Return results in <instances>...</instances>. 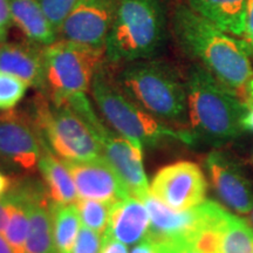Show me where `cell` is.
<instances>
[{"label":"cell","instance_id":"6da1fadb","mask_svg":"<svg viewBox=\"0 0 253 253\" xmlns=\"http://www.w3.org/2000/svg\"><path fill=\"white\" fill-rule=\"evenodd\" d=\"M172 27L185 53L245 102L246 91L253 80V67L243 40L220 30L188 5L177 6Z\"/></svg>","mask_w":253,"mask_h":253},{"label":"cell","instance_id":"7a4b0ae2","mask_svg":"<svg viewBox=\"0 0 253 253\" xmlns=\"http://www.w3.org/2000/svg\"><path fill=\"white\" fill-rule=\"evenodd\" d=\"M188 119L196 135L212 143L235 140L244 131V100L199 63L189 69L185 81Z\"/></svg>","mask_w":253,"mask_h":253},{"label":"cell","instance_id":"3957f363","mask_svg":"<svg viewBox=\"0 0 253 253\" xmlns=\"http://www.w3.org/2000/svg\"><path fill=\"white\" fill-rule=\"evenodd\" d=\"M90 90L106 122L135 147L143 149L145 145H155L166 138L186 143L194 140L189 131L167 126L132 101L119 86L115 74L107 62L95 74Z\"/></svg>","mask_w":253,"mask_h":253},{"label":"cell","instance_id":"277c9868","mask_svg":"<svg viewBox=\"0 0 253 253\" xmlns=\"http://www.w3.org/2000/svg\"><path fill=\"white\" fill-rule=\"evenodd\" d=\"M115 77L122 90L160 121L185 122V82L167 63L151 59L136 60L123 65Z\"/></svg>","mask_w":253,"mask_h":253},{"label":"cell","instance_id":"5b68a950","mask_svg":"<svg viewBox=\"0 0 253 253\" xmlns=\"http://www.w3.org/2000/svg\"><path fill=\"white\" fill-rule=\"evenodd\" d=\"M166 36L163 0H121L106 42V62L126 65L150 59Z\"/></svg>","mask_w":253,"mask_h":253},{"label":"cell","instance_id":"8992f818","mask_svg":"<svg viewBox=\"0 0 253 253\" xmlns=\"http://www.w3.org/2000/svg\"><path fill=\"white\" fill-rule=\"evenodd\" d=\"M28 116L40 140L62 161H88L103 156L101 145L81 116L68 104H55L38 91Z\"/></svg>","mask_w":253,"mask_h":253},{"label":"cell","instance_id":"52a82bcc","mask_svg":"<svg viewBox=\"0 0 253 253\" xmlns=\"http://www.w3.org/2000/svg\"><path fill=\"white\" fill-rule=\"evenodd\" d=\"M46 94L55 104L80 94H87L101 66L106 62V48L58 39L45 46Z\"/></svg>","mask_w":253,"mask_h":253},{"label":"cell","instance_id":"ba28073f","mask_svg":"<svg viewBox=\"0 0 253 253\" xmlns=\"http://www.w3.org/2000/svg\"><path fill=\"white\" fill-rule=\"evenodd\" d=\"M142 202L150 217L145 238L156 246L160 253H179L194 249L202 233L218 225L227 211L212 201H205L185 211H173L151 194Z\"/></svg>","mask_w":253,"mask_h":253},{"label":"cell","instance_id":"9c48e42d","mask_svg":"<svg viewBox=\"0 0 253 253\" xmlns=\"http://www.w3.org/2000/svg\"><path fill=\"white\" fill-rule=\"evenodd\" d=\"M66 104L86 122L101 145L103 157L125 183L131 197L143 201L150 194V186L143 168V149L135 147L114 129H109L95 112L87 94L73 96Z\"/></svg>","mask_w":253,"mask_h":253},{"label":"cell","instance_id":"30bf717a","mask_svg":"<svg viewBox=\"0 0 253 253\" xmlns=\"http://www.w3.org/2000/svg\"><path fill=\"white\" fill-rule=\"evenodd\" d=\"M42 144L27 113L0 112V167L32 172L39 164Z\"/></svg>","mask_w":253,"mask_h":253},{"label":"cell","instance_id":"8fae6325","mask_svg":"<svg viewBox=\"0 0 253 253\" xmlns=\"http://www.w3.org/2000/svg\"><path fill=\"white\" fill-rule=\"evenodd\" d=\"M207 189L201 167L181 161L158 170L150 184V194L173 211H185L205 202Z\"/></svg>","mask_w":253,"mask_h":253},{"label":"cell","instance_id":"7c38bea8","mask_svg":"<svg viewBox=\"0 0 253 253\" xmlns=\"http://www.w3.org/2000/svg\"><path fill=\"white\" fill-rule=\"evenodd\" d=\"M121 0H78L60 27V39L106 48Z\"/></svg>","mask_w":253,"mask_h":253},{"label":"cell","instance_id":"4fadbf2b","mask_svg":"<svg viewBox=\"0 0 253 253\" xmlns=\"http://www.w3.org/2000/svg\"><path fill=\"white\" fill-rule=\"evenodd\" d=\"M82 199L115 204L129 197L128 189L103 156L88 161H62Z\"/></svg>","mask_w":253,"mask_h":253},{"label":"cell","instance_id":"5bb4252c","mask_svg":"<svg viewBox=\"0 0 253 253\" xmlns=\"http://www.w3.org/2000/svg\"><path fill=\"white\" fill-rule=\"evenodd\" d=\"M207 168L218 197L239 214L253 210V185L243 169L232 158L220 151L207 157Z\"/></svg>","mask_w":253,"mask_h":253},{"label":"cell","instance_id":"9a60e30c","mask_svg":"<svg viewBox=\"0 0 253 253\" xmlns=\"http://www.w3.org/2000/svg\"><path fill=\"white\" fill-rule=\"evenodd\" d=\"M7 195L18 199L26 208L30 233L25 253H56L50 202L46 190L33 184L13 185Z\"/></svg>","mask_w":253,"mask_h":253},{"label":"cell","instance_id":"2e32d148","mask_svg":"<svg viewBox=\"0 0 253 253\" xmlns=\"http://www.w3.org/2000/svg\"><path fill=\"white\" fill-rule=\"evenodd\" d=\"M45 46L31 41L0 42V72L20 79L40 93L46 91Z\"/></svg>","mask_w":253,"mask_h":253},{"label":"cell","instance_id":"e0dca14e","mask_svg":"<svg viewBox=\"0 0 253 253\" xmlns=\"http://www.w3.org/2000/svg\"><path fill=\"white\" fill-rule=\"evenodd\" d=\"M150 217L140 199L126 197L113 204L109 224L103 236L112 237L126 245L137 244L148 235Z\"/></svg>","mask_w":253,"mask_h":253},{"label":"cell","instance_id":"ac0fdd59","mask_svg":"<svg viewBox=\"0 0 253 253\" xmlns=\"http://www.w3.org/2000/svg\"><path fill=\"white\" fill-rule=\"evenodd\" d=\"M12 23L26 40L41 46L52 45L58 40L59 32L41 7L38 0H8Z\"/></svg>","mask_w":253,"mask_h":253},{"label":"cell","instance_id":"d6986e66","mask_svg":"<svg viewBox=\"0 0 253 253\" xmlns=\"http://www.w3.org/2000/svg\"><path fill=\"white\" fill-rule=\"evenodd\" d=\"M41 144L42 153L38 168L45 182L49 199L59 204H75L79 201V194L72 175L65 163L60 161L42 141Z\"/></svg>","mask_w":253,"mask_h":253},{"label":"cell","instance_id":"ffe728a7","mask_svg":"<svg viewBox=\"0 0 253 253\" xmlns=\"http://www.w3.org/2000/svg\"><path fill=\"white\" fill-rule=\"evenodd\" d=\"M186 5L220 30L242 38L246 0H186Z\"/></svg>","mask_w":253,"mask_h":253},{"label":"cell","instance_id":"44dd1931","mask_svg":"<svg viewBox=\"0 0 253 253\" xmlns=\"http://www.w3.org/2000/svg\"><path fill=\"white\" fill-rule=\"evenodd\" d=\"M216 253H253V227L227 211L218 232Z\"/></svg>","mask_w":253,"mask_h":253},{"label":"cell","instance_id":"7402d4cb","mask_svg":"<svg viewBox=\"0 0 253 253\" xmlns=\"http://www.w3.org/2000/svg\"><path fill=\"white\" fill-rule=\"evenodd\" d=\"M56 253H72L80 231V214L75 204L50 203Z\"/></svg>","mask_w":253,"mask_h":253},{"label":"cell","instance_id":"603a6c76","mask_svg":"<svg viewBox=\"0 0 253 253\" xmlns=\"http://www.w3.org/2000/svg\"><path fill=\"white\" fill-rule=\"evenodd\" d=\"M8 207L9 218L4 232V238L14 253H25L30 233V219L26 208L18 199L7 195L2 199Z\"/></svg>","mask_w":253,"mask_h":253},{"label":"cell","instance_id":"cb8c5ba5","mask_svg":"<svg viewBox=\"0 0 253 253\" xmlns=\"http://www.w3.org/2000/svg\"><path fill=\"white\" fill-rule=\"evenodd\" d=\"M75 205H77L80 219L84 226L95 231L99 235L106 232L109 224L113 204L93 201V199L79 198Z\"/></svg>","mask_w":253,"mask_h":253},{"label":"cell","instance_id":"d4e9b609","mask_svg":"<svg viewBox=\"0 0 253 253\" xmlns=\"http://www.w3.org/2000/svg\"><path fill=\"white\" fill-rule=\"evenodd\" d=\"M28 84L13 75L0 72V112L12 110L24 99Z\"/></svg>","mask_w":253,"mask_h":253},{"label":"cell","instance_id":"484cf974","mask_svg":"<svg viewBox=\"0 0 253 253\" xmlns=\"http://www.w3.org/2000/svg\"><path fill=\"white\" fill-rule=\"evenodd\" d=\"M38 1L40 2L48 20L59 32L63 21L71 13L78 0H38Z\"/></svg>","mask_w":253,"mask_h":253},{"label":"cell","instance_id":"4316f807","mask_svg":"<svg viewBox=\"0 0 253 253\" xmlns=\"http://www.w3.org/2000/svg\"><path fill=\"white\" fill-rule=\"evenodd\" d=\"M101 246L99 233L84 226L79 231L72 253H100Z\"/></svg>","mask_w":253,"mask_h":253},{"label":"cell","instance_id":"83f0119b","mask_svg":"<svg viewBox=\"0 0 253 253\" xmlns=\"http://www.w3.org/2000/svg\"><path fill=\"white\" fill-rule=\"evenodd\" d=\"M240 39L244 42L249 54L253 56V0H246L244 32Z\"/></svg>","mask_w":253,"mask_h":253},{"label":"cell","instance_id":"f1b7e54d","mask_svg":"<svg viewBox=\"0 0 253 253\" xmlns=\"http://www.w3.org/2000/svg\"><path fill=\"white\" fill-rule=\"evenodd\" d=\"M100 253H128V249H126V244L119 242V240L114 239L112 237L103 236Z\"/></svg>","mask_w":253,"mask_h":253},{"label":"cell","instance_id":"f546056e","mask_svg":"<svg viewBox=\"0 0 253 253\" xmlns=\"http://www.w3.org/2000/svg\"><path fill=\"white\" fill-rule=\"evenodd\" d=\"M12 24L13 23L8 0H0V30L7 32Z\"/></svg>","mask_w":253,"mask_h":253},{"label":"cell","instance_id":"4dcf8cb0","mask_svg":"<svg viewBox=\"0 0 253 253\" xmlns=\"http://www.w3.org/2000/svg\"><path fill=\"white\" fill-rule=\"evenodd\" d=\"M13 178L8 176L7 173H5L2 170H0V201H2L7 196L11 189L13 188Z\"/></svg>","mask_w":253,"mask_h":253},{"label":"cell","instance_id":"1f68e13d","mask_svg":"<svg viewBox=\"0 0 253 253\" xmlns=\"http://www.w3.org/2000/svg\"><path fill=\"white\" fill-rule=\"evenodd\" d=\"M130 253H160L156 246L150 242L148 238H144L140 244H137L131 250Z\"/></svg>","mask_w":253,"mask_h":253},{"label":"cell","instance_id":"d6a6232c","mask_svg":"<svg viewBox=\"0 0 253 253\" xmlns=\"http://www.w3.org/2000/svg\"><path fill=\"white\" fill-rule=\"evenodd\" d=\"M9 218L8 207L5 201H0V235H4Z\"/></svg>","mask_w":253,"mask_h":253},{"label":"cell","instance_id":"836d02e7","mask_svg":"<svg viewBox=\"0 0 253 253\" xmlns=\"http://www.w3.org/2000/svg\"><path fill=\"white\" fill-rule=\"evenodd\" d=\"M243 129L253 132V103L248 104V110L243 118Z\"/></svg>","mask_w":253,"mask_h":253},{"label":"cell","instance_id":"e575fe53","mask_svg":"<svg viewBox=\"0 0 253 253\" xmlns=\"http://www.w3.org/2000/svg\"><path fill=\"white\" fill-rule=\"evenodd\" d=\"M0 253H14L13 250L11 249V246L8 245V243L6 242V239L0 235Z\"/></svg>","mask_w":253,"mask_h":253},{"label":"cell","instance_id":"d590c367","mask_svg":"<svg viewBox=\"0 0 253 253\" xmlns=\"http://www.w3.org/2000/svg\"><path fill=\"white\" fill-rule=\"evenodd\" d=\"M245 103H246V106H248V104L253 103V80L251 81V84H249L248 91H246Z\"/></svg>","mask_w":253,"mask_h":253},{"label":"cell","instance_id":"8d00e7d4","mask_svg":"<svg viewBox=\"0 0 253 253\" xmlns=\"http://www.w3.org/2000/svg\"><path fill=\"white\" fill-rule=\"evenodd\" d=\"M6 36H7V32L0 30V42H4L6 39Z\"/></svg>","mask_w":253,"mask_h":253},{"label":"cell","instance_id":"74e56055","mask_svg":"<svg viewBox=\"0 0 253 253\" xmlns=\"http://www.w3.org/2000/svg\"><path fill=\"white\" fill-rule=\"evenodd\" d=\"M179 253H204V252H201L198 251V250H194V249H188V250H183Z\"/></svg>","mask_w":253,"mask_h":253},{"label":"cell","instance_id":"f35d334b","mask_svg":"<svg viewBox=\"0 0 253 253\" xmlns=\"http://www.w3.org/2000/svg\"><path fill=\"white\" fill-rule=\"evenodd\" d=\"M251 223H252V225H253V210L251 211Z\"/></svg>","mask_w":253,"mask_h":253}]
</instances>
